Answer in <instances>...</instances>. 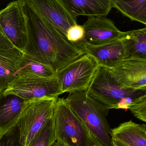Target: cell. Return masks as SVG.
<instances>
[{"instance_id": "18", "label": "cell", "mask_w": 146, "mask_h": 146, "mask_svg": "<svg viewBox=\"0 0 146 146\" xmlns=\"http://www.w3.org/2000/svg\"><path fill=\"white\" fill-rule=\"evenodd\" d=\"M113 8L131 21L146 25V0H112Z\"/></svg>"}, {"instance_id": "14", "label": "cell", "mask_w": 146, "mask_h": 146, "mask_svg": "<svg viewBox=\"0 0 146 146\" xmlns=\"http://www.w3.org/2000/svg\"><path fill=\"white\" fill-rule=\"evenodd\" d=\"M76 18L79 16L106 17L113 8L112 0H63Z\"/></svg>"}, {"instance_id": "13", "label": "cell", "mask_w": 146, "mask_h": 146, "mask_svg": "<svg viewBox=\"0 0 146 146\" xmlns=\"http://www.w3.org/2000/svg\"><path fill=\"white\" fill-rule=\"evenodd\" d=\"M4 91H0V135L17 124L28 102L15 95H4Z\"/></svg>"}, {"instance_id": "23", "label": "cell", "mask_w": 146, "mask_h": 146, "mask_svg": "<svg viewBox=\"0 0 146 146\" xmlns=\"http://www.w3.org/2000/svg\"><path fill=\"white\" fill-rule=\"evenodd\" d=\"M128 110H130L137 118L146 122V99L133 104Z\"/></svg>"}, {"instance_id": "11", "label": "cell", "mask_w": 146, "mask_h": 146, "mask_svg": "<svg viewBox=\"0 0 146 146\" xmlns=\"http://www.w3.org/2000/svg\"><path fill=\"white\" fill-rule=\"evenodd\" d=\"M82 26L84 30L85 43L94 46L118 40L124 33L106 17H89Z\"/></svg>"}, {"instance_id": "24", "label": "cell", "mask_w": 146, "mask_h": 146, "mask_svg": "<svg viewBox=\"0 0 146 146\" xmlns=\"http://www.w3.org/2000/svg\"><path fill=\"white\" fill-rule=\"evenodd\" d=\"M0 47L7 49H12L14 48L11 43L7 40L4 35L0 31Z\"/></svg>"}, {"instance_id": "1", "label": "cell", "mask_w": 146, "mask_h": 146, "mask_svg": "<svg viewBox=\"0 0 146 146\" xmlns=\"http://www.w3.org/2000/svg\"><path fill=\"white\" fill-rule=\"evenodd\" d=\"M25 11L27 42L24 54L55 73L85 54L26 3Z\"/></svg>"}, {"instance_id": "12", "label": "cell", "mask_w": 146, "mask_h": 146, "mask_svg": "<svg viewBox=\"0 0 146 146\" xmlns=\"http://www.w3.org/2000/svg\"><path fill=\"white\" fill-rule=\"evenodd\" d=\"M82 50L85 54L94 58L99 66L111 68L126 59L123 46L120 39L100 45L84 43Z\"/></svg>"}, {"instance_id": "2", "label": "cell", "mask_w": 146, "mask_h": 146, "mask_svg": "<svg viewBox=\"0 0 146 146\" xmlns=\"http://www.w3.org/2000/svg\"><path fill=\"white\" fill-rule=\"evenodd\" d=\"M65 100L84 125L94 146H113L107 120L110 109L90 97L87 90L69 93Z\"/></svg>"}, {"instance_id": "15", "label": "cell", "mask_w": 146, "mask_h": 146, "mask_svg": "<svg viewBox=\"0 0 146 146\" xmlns=\"http://www.w3.org/2000/svg\"><path fill=\"white\" fill-rule=\"evenodd\" d=\"M112 139L128 146H146V125L131 120L111 129Z\"/></svg>"}, {"instance_id": "22", "label": "cell", "mask_w": 146, "mask_h": 146, "mask_svg": "<svg viewBox=\"0 0 146 146\" xmlns=\"http://www.w3.org/2000/svg\"><path fill=\"white\" fill-rule=\"evenodd\" d=\"M66 36L68 40L76 45L83 51V46L85 42L84 30L82 25L77 24L71 27L67 31Z\"/></svg>"}, {"instance_id": "25", "label": "cell", "mask_w": 146, "mask_h": 146, "mask_svg": "<svg viewBox=\"0 0 146 146\" xmlns=\"http://www.w3.org/2000/svg\"><path fill=\"white\" fill-rule=\"evenodd\" d=\"M113 146H128L125 144H124L123 143L119 141H116V140H113Z\"/></svg>"}, {"instance_id": "16", "label": "cell", "mask_w": 146, "mask_h": 146, "mask_svg": "<svg viewBox=\"0 0 146 146\" xmlns=\"http://www.w3.org/2000/svg\"><path fill=\"white\" fill-rule=\"evenodd\" d=\"M23 53L15 48L7 49L0 47V91L16 78Z\"/></svg>"}, {"instance_id": "6", "label": "cell", "mask_w": 146, "mask_h": 146, "mask_svg": "<svg viewBox=\"0 0 146 146\" xmlns=\"http://www.w3.org/2000/svg\"><path fill=\"white\" fill-rule=\"evenodd\" d=\"M3 94L15 95L28 101L42 98H58L63 93L55 75L49 78H16L8 84Z\"/></svg>"}, {"instance_id": "4", "label": "cell", "mask_w": 146, "mask_h": 146, "mask_svg": "<svg viewBox=\"0 0 146 146\" xmlns=\"http://www.w3.org/2000/svg\"><path fill=\"white\" fill-rule=\"evenodd\" d=\"M54 117L56 141L61 145L94 146L84 125L64 98L56 100Z\"/></svg>"}, {"instance_id": "7", "label": "cell", "mask_w": 146, "mask_h": 146, "mask_svg": "<svg viewBox=\"0 0 146 146\" xmlns=\"http://www.w3.org/2000/svg\"><path fill=\"white\" fill-rule=\"evenodd\" d=\"M25 0L10 2L0 11V31L15 49L23 54L27 42Z\"/></svg>"}, {"instance_id": "21", "label": "cell", "mask_w": 146, "mask_h": 146, "mask_svg": "<svg viewBox=\"0 0 146 146\" xmlns=\"http://www.w3.org/2000/svg\"><path fill=\"white\" fill-rule=\"evenodd\" d=\"M0 146H22L17 124L0 135Z\"/></svg>"}, {"instance_id": "5", "label": "cell", "mask_w": 146, "mask_h": 146, "mask_svg": "<svg viewBox=\"0 0 146 146\" xmlns=\"http://www.w3.org/2000/svg\"><path fill=\"white\" fill-rule=\"evenodd\" d=\"M57 99L42 98L28 101L17 123L22 146H28L35 135L53 116Z\"/></svg>"}, {"instance_id": "9", "label": "cell", "mask_w": 146, "mask_h": 146, "mask_svg": "<svg viewBox=\"0 0 146 146\" xmlns=\"http://www.w3.org/2000/svg\"><path fill=\"white\" fill-rule=\"evenodd\" d=\"M25 2L65 36L71 27L78 24L76 18L63 0H25Z\"/></svg>"}, {"instance_id": "3", "label": "cell", "mask_w": 146, "mask_h": 146, "mask_svg": "<svg viewBox=\"0 0 146 146\" xmlns=\"http://www.w3.org/2000/svg\"><path fill=\"white\" fill-rule=\"evenodd\" d=\"M87 94L109 109L127 111L133 104L146 99V89L127 88L113 77L108 68L99 66Z\"/></svg>"}, {"instance_id": "17", "label": "cell", "mask_w": 146, "mask_h": 146, "mask_svg": "<svg viewBox=\"0 0 146 146\" xmlns=\"http://www.w3.org/2000/svg\"><path fill=\"white\" fill-rule=\"evenodd\" d=\"M126 59L146 60V29L124 32L120 38Z\"/></svg>"}, {"instance_id": "10", "label": "cell", "mask_w": 146, "mask_h": 146, "mask_svg": "<svg viewBox=\"0 0 146 146\" xmlns=\"http://www.w3.org/2000/svg\"><path fill=\"white\" fill-rule=\"evenodd\" d=\"M108 69L115 80L123 86L146 89V60L126 59Z\"/></svg>"}, {"instance_id": "8", "label": "cell", "mask_w": 146, "mask_h": 146, "mask_svg": "<svg viewBox=\"0 0 146 146\" xmlns=\"http://www.w3.org/2000/svg\"><path fill=\"white\" fill-rule=\"evenodd\" d=\"M99 66L94 58L85 54L59 71L55 75L62 93L87 90Z\"/></svg>"}, {"instance_id": "19", "label": "cell", "mask_w": 146, "mask_h": 146, "mask_svg": "<svg viewBox=\"0 0 146 146\" xmlns=\"http://www.w3.org/2000/svg\"><path fill=\"white\" fill-rule=\"evenodd\" d=\"M55 74L49 66L34 60L26 54H23L16 75L17 78H49L54 76Z\"/></svg>"}, {"instance_id": "20", "label": "cell", "mask_w": 146, "mask_h": 146, "mask_svg": "<svg viewBox=\"0 0 146 146\" xmlns=\"http://www.w3.org/2000/svg\"><path fill=\"white\" fill-rule=\"evenodd\" d=\"M56 141L53 115L35 135L28 146H51Z\"/></svg>"}]
</instances>
